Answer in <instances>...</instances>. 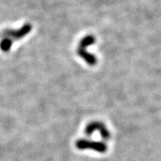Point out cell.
<instances>
[{
	"instance_id": "cell-1",
	"label": "cell",
	"mask_w": 161,
	"mask_h": 161,
	"mask_svg": "<svg viewBox=\"0 0 161 161\" xmlns=\"http://www.w3.org/2000/svg\"><path fill=\"white\" fill-rule=\"evenodd\" d=\"M96 38L93 35H87L81 40L79 45L78 46L77 53L90 65L93 66L97 63V59L95 55L86 52V48L92 45L95 43Z\"/></svg>"
}]
</instances>
